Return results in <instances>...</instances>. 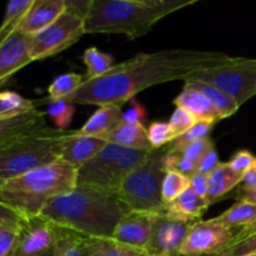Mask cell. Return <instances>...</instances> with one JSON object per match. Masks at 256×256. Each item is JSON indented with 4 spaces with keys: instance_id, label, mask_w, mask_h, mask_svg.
I'll use <instances>...</instances> for the list:
<instances>
[{
    "instance_id": "3",
    "label": "cell",
    "mask_w": 256,
    "mask_h": 256,
    "mask_svg": "<svg viewBox=\"0 0 256 256\" xmlns=\"http://www.w3.org/2000/svg\"><path fill=\"white\" fill-rule=\"evenodd\" d=\"M196 0H92L85 16V34H122L135 40L159 20Z\"/></svg>"
},
{
    "instance_id": "17",
    "label": "cell",
    "mask_w": 256,
    "mask_h": 256,
    "mask_svg": "<svg viewBox=\"0 0 256 256\" xmlns=\"http://www.w3.org/2000/svg\"><path fill=\"white\" fill-rule=\"evenodd\" d=\"M48 128L50 126L46 124L45 112L38 109L9 119H0V145L22 135L40 132Z\"/></svg>"
},
{
    "instance_id": "28",
    "label": "cell",
    "mask_w": 256,
    "mask_h": 256,
    "mask_svg": "<svg viewBox=\"0 0 256 256\" xmlns=\"http://www.w3.org/2000/svg\"><path fill=\"white\" fill-rule=\"evenodd\" d=\"M82 60L86 66V74L84 76L85 80H92L102 76L115 65L112 55L105 54L94 46L88 48L85 50Z\"/></svg>"
},
{
    "instance_id": "12",
    "label": "cell",
    "mask_w": 256,
    "mask_h": 256,
    "mask_svg": "<svg viewBox=\"0 0 256 256\" xmlns=\"http://www.w3.org/2000/svg\"><path fill=\"white\" fill-rule=\"evenodd\" d=\"M15 256H56L52 224L39 216L24 218L20 224Z\"/></svg>"
},
{
    "instance_id": "38",
    "label": "cell",
    "mask_w": 256,
    "mask_h": 256,
    "mask_svg": "<svg viewBox=\"0 0 256 256\" xmlns=\"http://www.w3.org/2000/svg\"><path fill=\"white\" fill-rule=\"evenodd\" d=\"M255 162L256 156L254 154H252L248 150H240L236 154H234V156L228 162V164L232 168V170L244 176L245 172L252 169Z\"/></svg>"
},
{
    "instance_id": "31",
    "label": "cell",
    "mask_w": 256,
    "mask_h": 256,
    "mask_svg": "<svg viewBox=\"0 0 256 256\" xmlns=\"http://www.w3.org/2000/svg\"><path fill=\"white\" fill-rule=\"evenodd\" d=\"M190 188V178L179 172H165L162 185V196L165 205L174 202L182 192Z\"/></svg>"
},
{
    "instance_id": "32",
    "label": "cell",
    "mask_w": 256,
    "mask_h": 256,
    "mask_svg": "<svg viewBox=\"0 0 256 256\" xmlns=\"http://www.w3.org/2000/svg\"><path fill=\"white\" fill-rule=\"evenodd\" d=\"M46 114L49 115V118L52 120L58 129L65 132L75 114V106L74 104L64 99L50 100L46 108Z\"/></svg>"
},
{
    "instance_id": "23",
    "label": "cell",
    "mask_w": 256,
    "mask_h": 256,
    "mask_svg": "<svg viewBox=\"0 0 256 256\" xmlns=\"http://www.w3.org/2000/svg\"><path fill=\"white\" fill-rule=\"evenodd\" d=\"M52 224L56 245V256H92L88 248L86 236L68 228Z\"/></svg>"
},
{
    "instance_id": "7",
    "label": "cell",
    "mask_w": 256,
    "mask_h": 256,
    "mask_svg": "<svg viewBox=\"0 0 256 256\" xmlns=\"http://www.w3.org/2000/svg\"><path fill=\"white\" fill-rule=\"evenodd\" d=\"M149 152L106 142L99 154L76 170V185L116 194L125 176L142 164Z\"/></svg>"
},
{
    "instance_id": "24",
    "label": "cell",
    "mask_w": 256,
    "mask_h": 256,
    "mask_svg": "<svg viewBox=\"0 0 256 256\" xmlns=\"http://www.w3.org/2000/svg\"><path fill=\"white\" fill-rule=\"evenodd\" d=\"M185 84L190 85V86L195 88L200 92H202L208 98V100L214 105L215 109L219 112L220 116L222 119L232 116V115H234L239 110L240 106L232 98H230L229 95L222 92L218 88L212 86V85L202 82H188Z\"/></svg>"
},
{
    "instance_id": "40",
    "label": "cell",
    "mask_w": 256,
    "mask_h": 256,
    "mask_svg": "<svg viewBox=\"0 0 256 256\" xmlns=\"http://www.w3.org/2000/svg\"><path fill=\"white\" fill-rule=\"evenodd\" d=\"M145 118V109L140 102L132 98L130 100V106L126 112L122 114V122H129V124H142Z\"/></svg>"
},
{
    "instance_id": "1",
    "label": "cell",
    "mask_w": 256,
    "mask_h": 256,
    "mask_svg": "<svg viewBox=\"0 0 256 256\" xmlns=\"http://www.w3.org/2000/svg\"><path fill=\"white\" fill-rule=\"evenodd\" d=\"M232 59V56L224 52L186 49L138 54L114 65L102 76L85 80L74 94L64 100L72 104L122 106L148 88L185 80L194 72L220 66Z\"/></svg>"
},
{
    "instance_id": "33",
    "label": "cell",
    "mask_w": 256,
    "mask_h": 256,
    "mask_svg": "<svg viewBox=\"0 0 256 256\" xmlns=\"http://www.w3.org/2000/svg\"><path fill=\"white\" fill-rule=\"evenodd\" d=\"M214 125L215 124H212V122H196L192 129L188 130L185 134L180 135V136H178L176 139L172 140L166 149L176 150L179 149V148L184 146V145L189 144V142H198V140H202V139H209V134L212 132Z\"/></svg>"
},
{
    "instance_id": "41",
    "label": "cell",
    "mask_w": 256,
    "mask_h": 256,
    "mask_svg": "<svg viewBox=\"0 0 256 256\" xmlns=\"http://www.w3.org/2000/svg\"><path fill=\"white\" fill-rule=\"evenodd\" d=\"M230 250H232V256H242L250 254V252H256V234L232 244L230 246Z\"/></svg>"
},
{
    "instance_id": "36",
    "label": "cell",
    "mask_w": 256,
    "mask_h": 256,
    "mask_svg": "<svg viewBox=\"0 0 256 256\" xmlns=\"http://www.w3.org/2000/svg\"><path fill=\"white\" fill-rule=\"evenodd\" d=\"M195 122H196V119L188 110L182 109V108H176L169 120L170 126H172V132H174L175 139L180 136V135L185 134L188 130L192 129L195 125Z\"/></svg>"
},
{
    "instance_id": "2",
    "label": "cell",
    "mask_w": 256,
    "mask_h": 256,
    "mask_svg": "<svg viewBox=\"0 0 256 256\" xmlns=\"http://www.w3.org/2000/svg\"><path fill=\"white\" fill-rule=\"evenodd\" d=\"M128 212L116 194L76 185L70 192L52 199L40 216L86 238L112 239Z\"/></svg>"
},
{
    "instance_id": "6",
    "label": "cell",
    "mask_w": 256,
    "mask_h": 256,
    "mask_svg": "<svg viewBox=\"0 0 256 256\" xmlns=\"http://www.w3.org/2000/svg\"><path fill=\"white\" fill-rule=\"evenodd\" d=\"M165 150L154 149L146 159L125 176L116 192L120 202L130 212L165 214L166 205L162 196L165 170L162 156Z\"/></svg>"
},
{
    "instance_id": "44",
    "label": "cell",
    "mask_w": 256,
    "mask_h": 256,
    "mask_svg": "<svg viewBox=\"0 0 256 256\" xmlns=\"http://www.w3.org/2000/svg\"><path fill=\"white\" fill-rule=\"evenodd\" d=\"M254 190H256V162L242 176V188L239 192H254Z\"/></svg>"
},
{
    "instance_id": "45",
    "label": "cell",
    "mask_w": 256,
    "mask_h": 256,
    "mask_svg": "<svg viewBox=\"0 0 256 256\" xmlns=\"http://www.w3.org/2000/svg\"><path fill=\"white\" fill-rule=\"evenodd\" d=\"M254 234H256V220L252 222V224H250V225H248V226L240 229V232H239V234H238L236 239H235L234 244L235 242H242V240L246 239V238L252 236V235H254Z\"/></svg>"
},
{
    "instance_id": "43",
    "label": "cell",
    "mask_w": 256,
    "mask_h": 256,
    "mask_svg": "<svg viewBox=\"0 0 256 256\" xmlns=\"http://www.w3.org/2000/svg\"><path fill=\"white\" fill-rule=\"evenodd\" d=\"M22 220V215L0 202V228L5 225H19Z\"/></svg>"
},
{
    "instance_id": "29",
    "label": "cell",
    "mask_w": 256,
    "mask_h": 256,
    "mask_svg": "<svg viewBox=\"0 0 256 256\" xmlns=\"http://www.w3.org/2000/svg\"><path fill=\"white\" fill-rule=\"evenodd\" d=\"M36 109L34 102L10 90L0 92V119H9Z\"/></svg>"
},
{
    "instance_id": "27",
    "label": "cell",
    "mask_w": 256,
    "mask_h": 256,
    "mask_svg": "<svg viewBox=\"0 0 256 256\" xmlns=\"http://www.w3.org/2000/svg\"><path fill=\"white\" fill-rule=\"evenodd\" d=\"M86 242L92 256H148L144 250L120 244L112 239L88 238Z\"/></svg>"
},
{
    "instance_id": "46",
    "label": "cell",
    "mask_w": 256,
    "mask_h": 256,
    "mask_svg": "<svg viewBox=\"0 0 256 256\" xmlns=\"http://www.w3.org/2000/svg\"><path fill=\"white\" fill-rule=\"evenodd\" d=\"M238 196H239V200H245V202L256 204V190L254 192H239Z\"/></svg>"
},
{
    "instance_id": "16",
    "label": "cell",
    "mask_w": 256,
    "mask_h": 256,
    "mask_svg": "<svg viewBox=\"0 0 256 256\" xmlns=\"http://www.w3.org/2000/svg\"><path fill=\"white\" fill-rule=\"evenodd\" d=\"M105 145L106 142L100 138L82 135L78 130L74 132H68L60 160L78 170L95 155L99 154Z\"/></svg>"
},
{
    "instance_id": "20",
    "label": "cell",
    "mask_w": 256,
    "mask_h": 256,
    "mask_svg": "<svg viewBox=\"0 0 256 256\" xmlns=\"http://www.w3.org/2000/svg\"><path fill=\"white\" fill-rule=\"evenodd\" d=\"M209 208V202L198 195L192 186L179 195L172 202L166 205L165 214L174 219L182 220V222H198V219L202 216L206 209Z\"/></svg>"
},
{
    "instance_id": "37",
    "label": "cell",
    "mask_w": 256,
    "mask_h": 256,
    "mask_svg": "<svg viewBox=\"0 0 256 256\" xmlns=\"http://www.w3.org/2000/svg\"><path fill=\"white\" fill-rule=\"evenodd\" d=\"M214 146V142L210 139H202L198 140V142H189V144L184 145V146L179 148V149L174 150V152H179L185 159L190 160L192 162H199V160L202 159L205 155V152L210 149V148Z\"/></svg>"
},
{
    "instance_id": "21",
    "label": "cell",
    "mask_w": 256,
    "mask_h": 256,
    "mask_svg": "<svg viewBox=\"0 0 256 256\" xmlns=\"http://www.w3.org/2000/svg\"><path fill=\"white\" fill-rule=\"evenodd\" d=\"M105 142L125 149L142 150V152L154 150L150 144L146 128L142 124H129L122 122L105 138Z\"/></svg>"
},
{
    "instance_id": "14",
    "label": "cell",
    "mask_w": 256,
    "mask_h": 256,
    "mask_svg": "<svg viewBox=\"0 0 256 256\" xmlns=\"http://www.w3.org/2000/svg\"><path fill=\"white\" fill-rule=\"evenodd\" d=\"M32 62L29 35L15 32L8 42L0 46V86Z\"/></svg>"
},
{
    "instance_id": "47",
    "label": "cell",
    "mask_w": 256,
    "mask_h": 256,
    "mask_svg": "<svg viewBox=\"0 0 256 256\" xmlns=\"http://www.w3.org/2000/svg\"><path fill=\"white\" fill-rule=\"evenodd\" d=\"M202 256H232V252L229 248V249L224 250V252H216V254H208V255H202Z\"/></svg>"
},
{
    "instance_id": "42",
    "label": "cell",
    "mask_w": 256,
    "mask_h": 256,
    "mask_svg": "<svg viewBox=\"0 0 256 256\" xmlns=\"http://www.w3.org/2000/svg\"><path fill=\"white\" fill-rule=\"evenodd\" d=\"M190 186L194 189V192L198 195H200V196L206 200L208 190H209V176L196 172L195 175L190 176Z\"/></svg>"
},
{
    "instance_id": "35",
    "label": "cell",
    "mask_w": 256,
    "mask_h": 256,
    "mask_svg": "<svg viewBox=\"0 0 256 256\" xmlns=\"http://www.w3.org/2000/svg\"><path fill=\"white\" fill-rule=\"evenodd\" d=\"M20 224L5 225V226L0 228V256L16 255L18 244H19Z\"/></svg>"
},
{
    "instance_id": "22",
    "label": "cell",
    "mask_w": 256,
    "mask_h": 256,
    "mask_svg": "<svg viewBox=\"0 0 256 256\" xmlns=\"http://www.w3.org/2000/svg\"><path fill=\"white\" fill-rule=\"evenodd\" d=\"M208 176H209V190H208L206 202H209V205L222 199L224 195L232 192L242 182V175L232 170L228 162H220Z\"/></svg>"
},
{
    "instance_id": "25",
    "label": "cell",
    "mask_w": 256,
    "mask_h": 256,
    "mask_svg": "<svg viewBox=\"0 0 256 256\" xmlns=\"http://www.w3.org/2000/svg\"><path fill=\"white\" fill-rule=\"evenodd\" d=\"M215 219L228 226L240 230L256 220V204L239 200Z\"/></svg>"
},
{
    "instance_id": "48",
    "label": "cell",
    "mask_w": 256,
    "mask_h": 256,
    "mask_svg": "<svg viewBox=\"0 0 256 256\" xmlns=\"http://www.w3.org/2000/svg\"><path fill=\"white\" fill-rule=\"evenodd\" d=\"M242 256H256V252H250V254H245V255H242Z\"/></svg>"
},
{
    "instance_id": "11",
    "label": "cell",
    "mask_w": 256,
    "mask_h": 256,
    "mask_svg": "<svg viewBox=\"0 0 256 256\" xmlns=\"http://www.w3.org/2000/svg\"><path fill=\"white\" fill-rule=\"evenodd\" d=\"M192 224L166 214L156 215L152 236L144 252L148 256H180V250Z\"/></svg>"
},
{
    "instance_id": "10",
    "label": "cell",
    "mask_w": 256,
    "mask_h": 256,
    "mask_svg": "<svg viewBox=\"0 0 256 256\" xmlns=\"http://www.w3.org/2000/svg\"><path fill=\"white\" fill-rule=\"evenodd\" d=\"M239 229H234L216 219L198 220L190 228L180 256H202L216 254L234 244Z\"/></svg>"
},
{
    "instance_id": "34",
    "label": "cell",
    "mask_w": 256,
    "mask_h": 256,
    "mask_svg": "<svg viewBox=\"0 0 256 256\" xmlns=\"http://www.w3.org/2000/svg\"><path fill=\"white\" fill-rule=\"evenodd\" d=\"M146 130L152 149H160L164 145L170 144L175 139L174 132H172L169 122H154L149 125Z\"/></svg>"
},
{
    "instance_id": "19",
    "label": "cell",
    "mask_w": 256,
    "mask_h": 256,
    "mask_svg": "<svg viewBox=\"0 0 256 256\" xmlns=\"http://www.w3.org/2000/svg\"><path fill=\"white\" fill-rule=\"evenodd\" d=\"M122 114L124 112L119 105H102L78 132L82 135L105 140V138L122 122Z\"/></svg>"
},
{
    "instance_id": "15",
    "label": "cell",
    "mask_w": 256,
    "mask_h": 256,
    "mask_svg": "<svg viewBox=\"0 0 256 256\" xmlns=\"http://www.w3.org/2000/svg\"><path fill=\"white\" fill-rule=\"evenodd\" d=\"M66 9L65 0H32V5L20 20L16 32L32 35L55 22Z\"/></svg>"
},
{
    "instance_id": "8",
    "label": "cell",
    "mask_w": 256,
    "mask_h": 256,
    "mask_svg": "<svg viewBox=\"0 0 256 256\" xmlns=\"http://www.w3.org/2000/svg\"><path fill=\"white\" fill-rule=\"evenodd\" d=\"M202 82L229 95L242 106L256 95V60L232 58L229 62L189 75L184 82Z\"/></svg>"
},
{
    "instance_id": "30",
    "label": "cell",
    "mask_w": 256,
    "mask_h": 256,
    "mask_svg": "<svg viewBox=\"0 0 256 256\" xmlns=\"http://www.w3.org/2000/svg\"><path fill=\"white\" fill-rule=\"evenodd\" d=\"M84 82V76L78 72H66L59 75L48 88L50 100L66 99L68 96L74 94Z\"/></svg>"
},
{
    "instance_id": "18",
    "label": "cell",
    "mask_w": 256,
    "mask_h": 256,
    "mask_svg": "<svg viewBox=\"0 0 256 256\" xmlns=\"http://www.w3.org/2000/svg\"><path fill=\"white\" fill-rule=\"evenodd\" d=\"M174 105L188 110L196 119V122H209L216 124L222 119L208 98L190 85L185 84L182 92L175 98Z\"/></svg>"
},
{
    "instance_id": "39",
    "label": "cell",
    "mask_w": 256,
    "mask_h": 256,
    "mask_svg": "<svg viewBox=\"0 0 256 256\" xmlns=\"http://www.w3.org/2000/svg\"><path fill=\"white\" fill-rule=\"evenodd\" d=\"M219 164V155H218V152L216 149H215L214 145V146L210 148V149L205 152L204 156L199 160V162H198V172L209 175Z\"/></svg>"
},
{
    "instance_id": "9",
    "label": "cell",
    "mask_w": 256,
    "mask_h": 256,
    "mask_svg": "<svg viewBox=\"0 0 256 256\" xmlns=\"http://www.w3.org/2000/svg\"><path fill=\"white\" fill-rule=\"evenodd\" d=\"M66 2V0H65ZM85 34V16L66 4L65 12L52 24L29 35L32 62L52 56L72 46Z\"/></svg>"
},
{
    "instance_id": "4",
    "label": "cell",
    "mask_w": 256,
    "mask_h": 256,
    "mask_svg": "<svg viewBox=\"0 0 256 256\" xmlns=\"http://www.w3.org/2000/svg\"><path fill=\"white\" fill-rule=\"evenodd\" d=\"M76 186V169L62 160L0 182V202L22 218L39 216L55 198Z\"/></svg>"
},
{
    "instance_id": "26",
    "label": "cell",
    "mask_w": 256,
    "mask_h": 256,
    "mask_svg": "<svg viewBox=\"0 0 256 256\" xmlns=\"http://www.w3.org/2000/svg\"><path fill=\"white\" fill-rule=\"evenodd\" d=\"M32 0H12L8 2L5 14L0 24V46L8 42L10 36L16 32L20 20L32 5Z\"/></svg>"
},
{
    "instance_id": "5",
    "label": "cell",
    "mask_w": 256,
    "mask_h": 256,
    "mask_svg": "<svg viewBox=\"0 0 256 256\" xmlns=\"http://www.w3.org/2000/svg\"><path fill=\"white\" fill-rule=\"evenodd\" d=\"M66 135L48 128L0 145V182L60 160Z\"/></svg>"
},
{
    "instance_id": "13",
    "label": "cell",
    "mask_w": 256,
    "mask_h": 256,
    "mask_svg": "<svg viewBox=\"0 0 256 256\" xmlns=\"http://www.w3.org/2000/svg\"><path fill=\"white\" fill-rule=\"evenodd\" d=\"M155 216V214L129 210L115 228L112 239L135 249L145 250L152 236Z\"/></svg>"
}]
</instances>
